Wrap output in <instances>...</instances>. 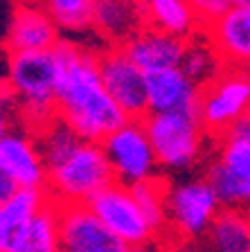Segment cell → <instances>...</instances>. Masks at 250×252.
I'll return each instance as SVG.
<instances>
[{"label":"cell","instance_id":"6da1fadb","mask_svg":"<svg viewBox=\"0 0 250 252\" xmlns=\"http://www.w3.org/2000/svg\"><path fill=\"white\" fill-rule=\"evenodd\" d=\"M59 63L57 117L83 142H102L126 124V115L106 93L99 77V50L63 36L54 47Z\"/></svg>","mask_w":250,"mask_h":252},{"label":"cell","instance_id":"7a4b0ae2","mask_svg":"<svg viewBox=\"0 0 250 252\" xmlns=\"http://www.w3.org/2000/svg\"><path fill=\"white\" fill-rule=\"evenodd\" d=\"M7 86L18 106L21 128L36 135L57 117L59 63L54 50L7 54Z\"/></svg>","mask_w":250,"mask_h":252},{"label":"cell","instance_id":"3957f363","mask_svg":"<svg viewBox=\"0 0 250 252\" xmlns=\"http://www.w3.org/2000/svg\"><path fill=\"white\" fill-rule=\"evenodd\" d=\"M144 131L151 140L158 167L167 173H187L203 162L212 151L205 126L198 115L169 113V115H149L142 120Z\"/></svg>","mask_w":250,"mask_h":252},{"label":"cell","instance_id":"277c9868","mask_svg":"<svg viewBox=\"0 0 250 252\" xmlns=\"http://www.w3.org/2000/svg\"><path fill=\"white\" fill-rule=\"evenodd\" d=\"M115 183L106 151L97 142H81L61 162L47 167V194L57 205H86Z\"/></svg>","mask_w":250,"mask_h":252},{"label":"cell","instance_id":"5b68a950","mask_svg":"<svg viewBox=\"0 0 250 252\" xmlns=\"http://www.w3.org/2000/svg\"><path fill=\"white\" fill-rule=\"evenodd\" d=\"M205 180L228 210L250 207V137L241 133L214 140L212 156L205 167Z\"/></svg>","mask_w":250,"mask_h":252},{"label":"cell","instance_id":"8992f818","mask_svg":"<svg viewBox=\"0 0 250 252\" xmlns=\"http://www.w3.org/2000/svg\"><path fill=\"white\" fill-rule=\"evenodd\" d=\"M250 110V70L225 68L201 88L198 120L212 140L228 135Z\"/></svg>","mask_w":250,"mask_h":252},{"label":"cell","instance_id":"52a82bcc","mask_svg":"<svg viewBox=\"0 0 250 252\" xmlns=\"http://www.w3.org/2000/svg\"><path fill=\"white\" fill-rule=\"evenodd\" d=\"M102 147L113 169L115 183L133 187V185L146 183L160 176L156 153H153L151 140L144 131L142 122L129 120L115 133H110Z\"/></svg>","mask_w":250,"mask_h":252},{"label":"cell","instance_id":"ba28073f","mask_svg":"<svg viewBox=\"0 0 250 252\" xmlns=\"http://www.w3.org/2000/svg\"><path fill=\"white\" fill-rule=\"evenodd\" d=\"M221 210L223 205L205 178L169 183L167 219H169V227H174L178 234L187 236V239L205 236Z\"/></svg>","mask_w":250,"mask_h":252},{"label":"cell","instance_id":"9c48e42d","mask_svg":"<svg viewBox=\"0 0 250 252\" xmlns=\"http://www.w3.org/2000/svg\"><path fill=\"white\" fill-rule=\"evenodd\" d=\"M99 77L110 99L126 120L142 122L149 115L146 72L138 68L124 47H99Z\"/></svg>","mask_w":250,"mask_h":252},{"label":"cell","instance_id":"30bf717a","mask_svg":"<svg viewBox=\"0 0 250 252\" xmlns=\"http://www.w3.org/2000/svg\"><path fill=\"white\" fill-rule=\"evenodd\" d=\"M86 205L129 248L146 246L149 239L153 236V230L149 227L144 214L140 212L136 198H133V191L126 185H108L99 194H95Z\"/></svg>","mask_w":250,"mask_h":252},{"label":"cell","instance_id":"8fae6325","mask_svg":"<svg viewBox=\"0 0 250 252\" xmlns=\"http://www.w3.org/2000/svg\"><path fill=\"white\" fill-rule=\"evenodd\" d=\"M61 38L63 34L36 0H16L2 38V47L7 54L54 50Z\"/></svg>","mask_w":250,"mask_h":252},{"label":"cell","instance_id":"7c38bea8","mask_svg":"<svg viewBox=\"0 0 250 252\" xmlns=\"http://www.w3.org/2000/svg\"><path fill=\"white\" fill-rule=\"evenodd\" d=\"M61 246L63 252H129V246L90 212L88 205L61 207Z\"/></svg>","mask_w":250,"mask_h":252},{"label":"cell","instance_id":"4fadbf2b","mask_svg":"<svg viewBox=\"0 0 250 252\" xmlns=\"http://www.w3.org/2000/svg\"><path fill=\"white\" fill-rule=\"evenodd\" d=\"M0 169L21 189L47 187V167L36 137L25 128H14L0 137Z\"/></svg>","mask_w":250,"mask_h":252},{"label":"cell","instance_id":"5bb4252c","mask_svg":"<svg viewBox=\"0 0 250 252\" xmlns=\"http://www.w3.org/2000/svg\"><path fill=\"white\" fill-rule=\"evenodd\" d=\"M203 34L225 68L250 70V9L228 7L216 21L203 27Z\"/></svg>","mask_w":250,"mask_h":252},{"label":"cell","instance_id":"9a60e30c","mask_svg":"<svg viewBox=\"0 0 250 252\" xmlns=\"http://www.w3.org/2000/svg\"><path fill=\"white\" fill-rule=\"evenodd\" d=\"M146 97H149V113L156 115H169V113L198 115L201 86L194 84L180 68H165L146 72Z\"/></svg>","mask_w":250,"mask_h":252},{"label":"cell","instance_id":"2e32d148","mask_svg":"<svg viewBox=\"0 0 250 252\" xmlns=\"http://www.w3.org/2000/svg\"><path fill=\"white\" fill-rule=\"evenodd\" d=\"M146 27L140 0H97L93 34L102 47H124Z\"/></svg>","mask_w":250,"mask_h":252},{"label":"cell","instance_id":"e0dca14e","mask_svg":"<svg viewBox=\"0 0 250 252\" xmlns=\"http://www.w3.org/2000/svg\"><path fill=\"white\" fill-rule=\"evenodd\" d=\"M185 45L187 41H182V38L144 27L136 38L126 43L124 52L133 59V63L142 72H156V70L165 68H180Z\"/></svg>","mask_w":250,"mask_h":252},{"label":"cell","instance_id":"ac0fdd59","mask_svg":"<svg viewBox=\"0 0 250 252\" xmlns=\"http://www.w3.org/2000/svg\"><path fill=\"white\" fill-rule=\"evenodd\" d=\"M47 189H18L5 205H0V248L14 252L34 216L50 203Z\"/></svg>","mask_w":250,"mask_h":252},{"label":"cell","instance_id":"d6986e66","mask_svg":"<svg viewBox=\"0 0 250 252\" xmlns=\"http://www.w3.org/2000/svg\"><path fill=\"white\" fill-rule=\"evenodd\" d=\"M146 27L189 41L203 32L192 0H140Z\"/></svg>","mask_w":250,"mask_h":252},{"label":"cell","instance_id":"ffe728a7","mask_svg":"<svg viewBox=\"0 0 250 252\" xmlns=\"http://www.w3.org/2000/svg\"><path fill=\"white\" fill-rule=\"evenodd\" d=\"M14 252H63L61 246V205L54 200L43 207L30 227L25 230L23 239L18 241Z\"/></svg>","mask_w":250,"mask_h":252},{"label":"cell","instance_id":"44dd1931","mask_svg":"<svg viewBox=\"0 0 250 252\" xmlns=\"http://www.w3.org/2000/svg\"><path fill=\"white\" fill-rule=\"evenodd\" d=\"M208 248L212 252H250V227L241 210H223L212 220L208 234Z\"/></svg>","mask_w":250,"mask_h":252},{"label":"cell","instance_id":"7402d4cb","mask_svg":"<svg viewBox=\"0 0 250 252\" xmlns=\"http://www.w3.org/2000/svg\"><path fill=\"white\" fill-rule=\"evenodd\" d=\"M180 70L192 79L196 86H208L212 79H216L225 70L221 57L216 54V50L212 47V43L205 38V34H196L194 38H189L185 45V54H182Z\"/></svg>","mask_w":250,"mask_h":252},{"label":"cell","instance_id":"603a6c76","mask_svg":"<svg viewBox=\"0 0 250 252\" xmlns=\"http://www.w3.org/2000/svg\"><path fill=\"white\" fill-rule=\"evenodd\" d=\"M61 34L93 32V16L97 0H36Z\"/></svg>","mask_w":250,"mask_h":252},{"label":"cell","instance_id":"cb8c5ba5","mask_svg":"<svg viewBox=\"0 0 250 252\" xmlns=\"http://www.w3.org/2000/svg\"><path fill=\"white\" fill-rule=\"evenodd\" d=\"M167 189H169V180L162 178V176L131 187L133 198H136L140 212L144 214L149 227L153 230V234L169 227V219H167Z\"/></svg>","mask_w":250,"mask_h":252},{"label":"cell","instance_id":"d4e9b609","mask_svg":"<svg viewBox=\"0 0 250 252\" xmlns=\"http://www.w3.org/2000/svg\"><path fill=\"white\" fill-rule=\"evenodd\" d=\"M34 137H36L38 151H41V156H43L45 167H52V164L61 162L63 158L70 156L83 142L81 137L61 120H54L52 124L45 126L43 131H38Z\"/></svg>","mask_w":250,"mask_h":252},{"label":"cell","instance_id":"484cf974","mask_svg":"<svg viewBox=\"0 0 250 252\" xmlns=\"http://www.w3.org/2000/svg\"><path fill=\"white\" fill-rule=\"evenodd\" d=\"M18 122L21 124V117H18V106L11 94L7 81H0V137L7 135L9 131H14V124Z\"/></svg>","mask_w":250,"mask_h":252},{"label":"cell","instance_id":"4316f807","mask_svg":"<svg viewBox=\"0 0 250 252\" xmlns=\"http://www.w3.org/2000/svg\"><path fill=\"white\" fill-rule=\"evenodd\" d=\"M192 5L198 14V21L203 23V27L208 25V23L216 21V18L230 7L228 0H192Z\"/></svg>","mask_w":250,"mask_h":252},{"label":"cell","instance_id":"83f0119b","mask_svg":"<svg viewBox=\"0 0 250 252\" xmlns=\"http://www.w3.org/2000/svg\"><path fill=\"white\" fill-rule=\"evenodd\" d=\"M18 189H21V187H18V185H16L14 180H11L9 176L0 169V205H5L7 200H9L11 196L18 191Z\"/></svg>","mask_w":250,"mask_h":252},{"label":"cell","instance_id":"f1b7e54d","mask_svg":"<svg viewBox=\"0 0 250 252\" xmlns=\"http://www.w3.org/2000/svg\"><path fill=\"white\" fill-rule=\"evenodd\" d=\"M232 131H235V133H241V135H248V137H250V110H248V113H246V115H244V120H241L239 124H237L235 128H232ZM232 131H230V133H232Z\"/></svg>","mask_w":250,"mask_h":252},{"label":"cell","instance_id":"f546056e","mask_svg":"<svg viewBox=\"0 0 250 252\" xmlns=\"http://www.w3.org/2000/svg\"><path fill=\"white\" fill-rule=\"evenodd\" d=\"M230 7H241V9H250V0H228Z\"/></svg>","mask_w":250,"mask_h":252},{"label":"cell","instance_id":"4dcf8cb0","mask_svg":"<svg viewBox=\"0 0 250 252\" xmlns=\"http://www.w3.org/2000/svg\"><path fill=\"white\" fill-rule=\"evenodd\" d=\"M129 252H146L144 246H138V248H129Z\"/></svg>","mask_w":250,"mask_h":252},{"label":"cell","instance_id":"1f68e13d","mask_svg":"<svg viewBox=\"0 0 250 252\" xmlns=\"http://www.w3.org/2000/svg\"><path fill=\"white\" fill-rule=\"evenodd\" d=\"M244 214H246V223H248V227H250V207L248 210H244Z\"/></svg>","mask_w":250,"mask_h":252},{"label":"cell","instance_id":"d6a6232c","mask_svg":"<svg viewBox=\"0 0 250 252\" xmlns=\"http://www.w3.org/2000/svg\"><path fill=\"white\" fill-rule=\"evenodd\" d=\"M0 252H2V248H0Z\"/></svg>","mask_w":250,"mask_h":252}]
</instances>
